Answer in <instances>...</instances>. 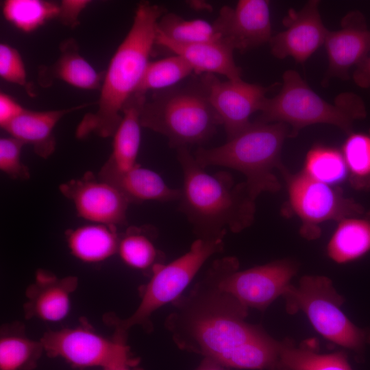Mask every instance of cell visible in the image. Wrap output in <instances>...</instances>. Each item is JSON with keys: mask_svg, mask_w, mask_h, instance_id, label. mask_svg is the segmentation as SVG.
<instances>
[{"mask_svg": "<svg viewBox=\"0 0 370 370\" xmlns=\"http://www.w3.org/2000/svg\"><path fill=\"white\" fill-rule=\"evenodd\" d=\"M215 260L190 292L173 304L165 325L177 347L213 358L225 366L245 344L267 334L245 321L248 308L219 286Z\"/></svg>", "mask_w": 370, "mask_h": 370, "instance_id": "6da1fadb", "label": "cell"}, {"mask_svg": "<svg viewBox=\"0 0 370 370\" xmlns=\"http://www.w3.org/2000/svg\"><path fill=\"white\" fill-rule=\"evenodd\" d=\"M166 12L162 6L140 2L132 26L112 57L100 88L95 112L85 114L75 136L112 137L122 120L123 106L138 87L153 52L157 24Z\"/></svg>", "mask_w": 370, "mask_h": 370, "instance_id": "7a4b0ae2", "label": "cell"}, {"mask_svg": "<svg viewBox=\"0 0 370 370\" xmlns=\"http://www.w3.org/2000/svg\"><path fill=\"white\" fill-rule=\"evenodd\" d=\"M182 171L179 210L197 238L238 233L254 221L256 199L245 182L236 183L228 172L210 174L195 160L188 147L177 149Z\"/></svg>", "mask_w": 370, "mask_h": 370, "instance_id": "3957f363", "label": "cell"}, {"mask_svg": "<svg viewBox=\"0 0 370 370\" xmlns=\"http://www.w3.org/2000/svg\"><path fill=\"white\" fill-rule=\"evenodd\" d=\"M141 126L165 136L176 149L209 140L221 125L201 75L149 92L140 110Z\"/></svg>", "mask_w": 370, "mask_h": 370, "instance_id": "277c9868", "label": "cell"}, {"mask_svg": "<svg viewBox=\"0 0 370 370\" xmlns=\"http://www.w3.org/2000/svg\"><path fill=\"white\" fill-rule=\"evenodd\" d=\"M290 137L288 126L281 122L255 121L222 145L199 147L193 156L203 167L219 166L241 172L253 198L263 193H275L281 184L275 174L283 166L281 153Z\"/></svg>", "mask_w": 370, "mask_h": 370, "instance_id": "5b68a950", "label": "cell"}, {"mask_svg": "<svg viewBox=\"0 0 370 370\" xmlns=\"http://www.w3.org/2000/svg\"><path fill=\"white\" fill-rule=\"evenodd\" d=\"M257 121L281 122L291 127L290 137H295L305 127L314 124L334 125L352 132L355 120L365 117L362 98L352 92H343L330 103L312 90L295 70L286 71L282 88L275 97H267Z\"/></svg>", "mask_w": 370, "mask_h": 370, "instance_id": "8992f818", "label": "cell"}, {"mask_svg": "<svg viewBox=\"0 0 370 370\" xmlns=\"http://www.w3.org/2000/svg\"><path fill=\"white\" fill-rule=\"evenodd\" d=\"M289 313L301 310L322 336L343 347L360 353L370 344V328H360L344 314L343 297L331 280L321 275H304L283 296Z\"/></svg>", "mask_w": 370, "mask_h": 370, "instance_id": "52a82bcc", "label": "cell"}, {"mask_svg": "<svg viewBox=\"0 0 370 370\" xmlns=\"http://www.w3.org/2000/svg\"><path fill=\"white\" fill-rule=\"evenodd\" d=\"M225 236L197 238L180 257L168 264L155 266L150 280L142 290L140 304L129 318L119 323V330L125 332L136 325H147L156 310L178 299L204 264L223 251Z\"/></svg>", "mask_w": 370, "mask_h": 370, "instance_id": "ba28073f", "label": "cell"}, {"mask_svg": "<svg viewBox=\"0 0 370 370\" xmlns=\"http://www.w3.org/2000/svg\"><path fill=\"white\" fill-rule=\"evenodd\" d=\"M280 171L286 184L289 206L302 223L300 234L305 238H319L323 223L362 213L360 206L345 197L340 188L315 180L303 171L292 173L284 165Z\"/></svg>", "mask_w": 370, "mask_h": 370, "instance_id": "9c48e42d", "label": "cell"}, {"mask_svg": "<svg viewBox=\"0 0 370 370\" xmlns=\"http://www.w3.org/2000/svg\"><path fill=\"white\" fill-rule=\"evenodd\" d=\"M220 267L219 286L247 308L264 310L278 297L284 296L298 264L284 258L238 271L239 262L233 256L217 259Z\"/></svg>", "mask_w": 370, "mask_h": 370, "instance_id": "30bf717a", "label": "cell"}, {"mask_svg": "<svg viewBox=\"0 0 370 370\" xmlns=\"http://www.w3.org/2000/svg\"><path fill=\"white\" fill-rule=\"evenodd\" d=\"M123 335L124 332L119 331L112 340L77 327L48 332L40 341L51 358H61L73 367L104 369L132 356Z\"/></svg>", "mask_w": 370, "mask_h": 370, "instance_id": "8fae6325", "label": "cell"}, {"mask_svg": "<svg viewBox=\"0 0 370 370\" xmlns=\"http://www.w3.org/2000/svg\"><path fill=\"white\" fill-rule=\"evenodd\" d=\"M210 103L230 139L246 129L250 116L260 111L271 87L238 80H220L213 74H201Z\"/></svg>", "mask_w": 370, "mask_h": 370, "instance_id": "7c38bea8", "label": "cell"}, {"mask_svg": "<svg viewBox=\"0 0 370 370\" xmlns=\"http://www.w3.org/2000/svg\"><path fill=\"white\" fill-rule=\"evenodd\" d=\"M61 193L74 205L77 215L93 223L120 225L127 223L130 202L110 183L88 171L78 179L59 186Z\"/></svg>", "mask_w": 370, "mask_h": 370, "instance_id": "4fadbf2b", "label": "cell"}, {"mask_svg": "<svg viewBox=\"0 0 370 370\" xmlns=\"http://www.w3.org/2000/svg\"><path fill=\"white\" fill-rule=\"evenodd\" d=\"M222 42L242 52L271 39L269 1L241 0L234 8L223 7L213 23Z\"/></svg>", "mask_w": 370, "mask_h": 370, "instance_id": "5bb4252c", "label": "cell"}, {"mask_svg": "<svg viewBox=\"0 0 370 370\" xmlns=\"http://www.w3.org/2000/svg\"><path fill=\"white\" fill-rule=\"evenodd\" d=\"M319 5V1L310 0L299 11L288 10L282 20L285 29L273 36L269 42L274 57H291L304 63L324 45L329 30L322 21Z\"/></svg>", "mask_w": 370, "mask_h": 370, "instance_id": "9a60e30c", "label": "cell"}, {"mask_svg": "<svg viewBox=\"0 0 370 370\" xmlns=\"http://www.w3.org/2000/svg\"><path fill=\"white\" fill-rule=\"evenodd\" d=\"M328 68L324 81L332 77L349 78V71L356 67L370 52V27L358 11L347 13L341 27L328 32L324 42Z\"/></svg>", "mask_w": 370, "mask_h": 370, "instance_id": "2e32d148", "label": "cell"}, {"mask_svg": "<svg viewBox=\"0 0 370 370\" xmlns=\"http://www.w3.org/2000/svg\"><path fill=\"white\" fill-rule=\"evenodd\" d=\"M158 47L184 59L197 75L219 74L229 80L241 79L242 69L236 64L234 49L221 42L179 44L157 33Z\"/></svg>", "mask_w": 370, "mask_h": 370, "instance_id": "e0dca14e", "label": "cell"}, {"mask_svg": "<svg viewBox=\"0 0 370 370\" xmlns=\"http://www.w3.org/2000/svg\"><path fill=\"white\" fill-rule=\"evenodd\" d=\"M146 95L134 92L123 106L122 120L112 136L111 154L99 171V178L127 171L138 164L142 127L140 114Z\"/></svg>", "mask_w": 370, "mask_h": 370, "instance_id": "ac0fdd59", "label": "cell"}, {"mask_svg": "<svg viewBox=\"0 0 370 370\" xmlns=\"http://www.w3.org/2000/svg\"><path fill=\"white\" fill-rule=\"evenodd\" d=\"M77 283L74 277L58 279L51 273L40 270L27 291L26 314L48 322L62 321L70 311L71 295Z\"/></svg>", "mask_w": 370, "mask_h": 370, "instance_id": "d6986e66", "label": "cell"}, {"mask_svg": "<svg viewBox=\"0 0 370 370\" xmlns=\"http://www.w3.org/2000/svg\"><path fill=\"white\" fill-rule=\"evenodd\" d=\"M60 54L50 66H42L38 81L42 86H49L55 80H61L83 90L100 89L105 73L97 72L81 55L73 38L64 40L60 45Z\"/></svg>", "mask_w": 370, "mask_h": 370, "instance_id": "ffe728a7", "label": "cell"}, {"mask_svg": "<svg viewBox=\"0 0 370 370\" xmlns=\"http://www.w3.org/2000/svg\"><path fill=\"white\" fill-rule=\"evenodd\" d=\"M88 105L47 111L25 109L2 129L25 144L32 145L35 153L40 158L46 159L56 149V142L53 131L58 121L68 113Z\"/></svg>", "mask_w": 370, "mask_h": 370, "instance_id": "44dd1931", "label": "cell"}, {"mask_svg": "<svg viewBox=\"0 0 370 370\" xmlns=\"http://www.w3.org/2000/svg\"><path fill=\"white\" fill-rule=\"evenodd\" d=\"M101 180L114 186L130 203L174 201L180 195V188L170 187L158 173L139 164L127 171Z\"/></svg>", "mask_w": 370, "mask_h": 370, "instance_id": "7402d4cb", "label": "cell"}, {"mask_svg": "<svg viewBox=\"0 0 370 370\" xmlns=\"http://www.w3.org/2000/svg\"><path fill=\"white\" fill-rule=\"evenodd\" d=\"M370 252V212L337 222L327 245L328 257L338 264L356 260Z\"/></svg>", "mask_w": 370, "mask_h": 370, "instance_id": "603a6c76", "label": "cell"}, {"mask_svg": "<svg viewBox=\"0 0 370 370\" xmlns=\"http://www.w3.org/2000/svg\"><path fill=\"white\" fill-rule=\"evenodd\" d=\"M66 238L75 258L84 262L95 263L117 252L120 236L116 226L92 223L67 230Z\"/></svg>", "mask_w": 370, "mask_h": 370, "instance_id": "cb8c5ba5", "label": "cell"}, {"mask_svg": "<svg viewBox=\"0 0 370 370\" xmlns=\"http://www.w3.org/2000/svg\"><path fill=\"white\" fill-rule=\"evenodd\" d=\"M277 370H352L343 352L321 354L290 339L279 342Z\"/></svg>", "mask_w": 370, "mask_h": 370, "instance_id": "d4e9b609", "label": "cell"}, {"mask_svg": "<svg viewBox=\"0 0 370 370\" xmlns=\"http://www.w3.org/2000/svg\"><path fill=\"white\" fill-rule=\"evenodd\" d=\"M157 33L179 44L221 42L213 23L202 19H185L173 12H166L160 18Z\"/></svg>", "mask_w": 370, "mask_h": 370, "instance_id": "484cf974", "label": "cell"}, {"mask_svg": "<svg viewBox=\"0 0 370 370\" xmlns=\"http://www.w3.org/2000/svg\"><path fill=\"white\" fill-rule=\"evenodd\" d=\"M301 171L315 180L332 186L348 177L341 150L321 144L314 145L308 151Z\"/></svg>", "mask_w": 370, "mask_h": 370, "instance_id": "4316f807", "label": "cell"}, {"mask_svg": "<svg viewBox=\"0 0 370 370\" xmlns=\"http://www.w3.org/2000/svg\"><path fill=\"white\" fill-rule=\"evenodd\" d=\"M117 253L122 261L133 269L151 273L155 266L163 262L164 256L143 228L129 227L120 237Z\"/></svg>", "mask_w": 370, "mask_h": 370, "instance_id": "83f0119b", "label": "cell"}, {"mask_svg": "<svg viewBox=\"0 0 370 370\" xmlns=\"http://www.w3.org/2000/svg\"><path fill=\"white\" fill-rule=\"evenodd\" d=\"M59 3L43 0H6L3 3L4 18L19 30L29 33L48 21L58 18Z\"/></svg>", "mask_w": 370, "mask_h": 370, "instance_id": "f1b7e54d", "label": "cell"}, {"mask_svg": "<svg viewBox=\"0 0 370 370\" xmlns=\"http://www.w3.org/2000/svg\"><path fill=\"white\" fill-rule=\"evenodd\" d=\"M193 73L188 63L177 55L149 62L135 92L146 95L173 87L188 78Z\"/></svg>", "mask_w": 370, "mask_h": 370, "instance_id": "f546056e", "label": "cell"}, {"mask_svg": "<svg viewBox=\"0 0 370 370\" xmlns=\"http://www.w3.org/2000/svg\"><path fill=\"white\" fill-rule=\"evenodd\" d=\"M43 351L40 341L21 334H4L0 338V370H32Z\"/></svg>", "mask_w": 370, "mask_h": 370, "instance_id": "4dcf8cb0", "label": "cell"}, {"mask_svg": "<svg viewBox=\"0 0 370 370\" xmlns=\"http://www.w3.org/2000/svg\"><path fill=\"white\" fill-rule=\"evenodd\" d=\"M341 151L348 178L356 188L370 186V134L351 132L345 140Z\"/></svg>", "mask_w": 370, "mask_h": 370, "instance_id": "1f68e13d", "label": "cell"}, {"mask_svg": "<svg viewBox=\"0 0 370 370\" xmlns=\"http://www.w3.org/2000/svg\"><path fill=\"white\" fill-rule=\"evenodd\" d=\"M24 145L23 141L11 136L0 139V169L14 180H26L30 177L29 169L21 158Z\"/></svg>", "mask_w": 370, "mask_h": 370, "instance_id": "d6a6232c", "label": "cell"}, {"mask_svg": "<svg viewBox=\"0 0 370 370\" xmlns=\"http://www.w3.org/2000/svg\"><path fill=\"white\" fill-rule=\"evenodd\" d=\"M0 76L10 83L25 86L27 73L25 64L18 51L12 46L0 45Z\"/></svg>", "mask_w": 370, "mask_h": 370, "instance_id": "836d02e7", "label": "cell"}, {"mask_svg": "<svg viewBox=\"0 0 370 370\" xmlns=\"http://www.w3.org/2000/svg\"><path fill=\"white\" fill-rule=\"evenodd\" d=\"M88 0H63L59 3L58 19L71 28L79 25L82 12L90 3Z\"/></svg>", "mask_w": 370, "mask_h": 370, "instance_id": "e575fe53", "label": "cell"}, {"mask_svg": "<svg viewBox=\"0 0 370 370\" xmlns=\"http://www.w3.org/2000/svg\"><path fill=\"white\" fill-rule=\"evenodd\" d=\"M26 108H23L10 95L0 93V125L3 128L8 123L20 115Z\"/></svg>", "mask_w": 370, "mask_h": 370, "instance_id": "d590c367", "label": "cell"}, {"mask_svg": "<svg viewBox=\"0 0 370 370\" xmlns=\"http://www.w3.org/2000/svg\"><path fill=\"white\" fill-rule=\"evenodd\" d=\"M353 80L359 87L370 90V56H367L356 67Z\"/></svg>", "mask_w": 370, "mask_h": 370, "instance_id": "8d00e7d4", "label": "cell"}, {"mask_svg": "<svg viewBox=\"0 0 370 370\" xmlns=\"http://www.w3.org/2000/svg\"><path fill=\"white\" fill-rule=\"evenodd\" d=\"M139 360L132 356L112 366L103 369V370H143L138 367Z\"/></svg>", "mask_w": 370, "mask_h": 370, "instance_id": "74e56055", "label": "cell"}, {"mask_svg": "<svg viewBox=\"0 0 370 370\" xmlns=\"http://www.w3.org/2000/svg\"><path fill=\"white\" fill-rule=\"evenodd\" d=\"M230 369L213 358L204 357L196 370H230Z\"/></svg>", "mask_w": 370, "mask_h": 370, "instance_id": "f35d334b", "label": "cell"}, {"mask_svg": "<svg viewBox=\"0 0 370 370\" xmlns=\"http://www.w3.org/2000/svg\"><path fill=\"white\" fill-rule=\"evenodd\" d=\"M189 5L193 9L199 10H206L212 9L211 6L208 3L201 1H191L189 3Z\"/></svg>", "mask_w": 370, "mask_h": 370, "instance_id": "ab89813d", "label": "cell"}]
</instances>
